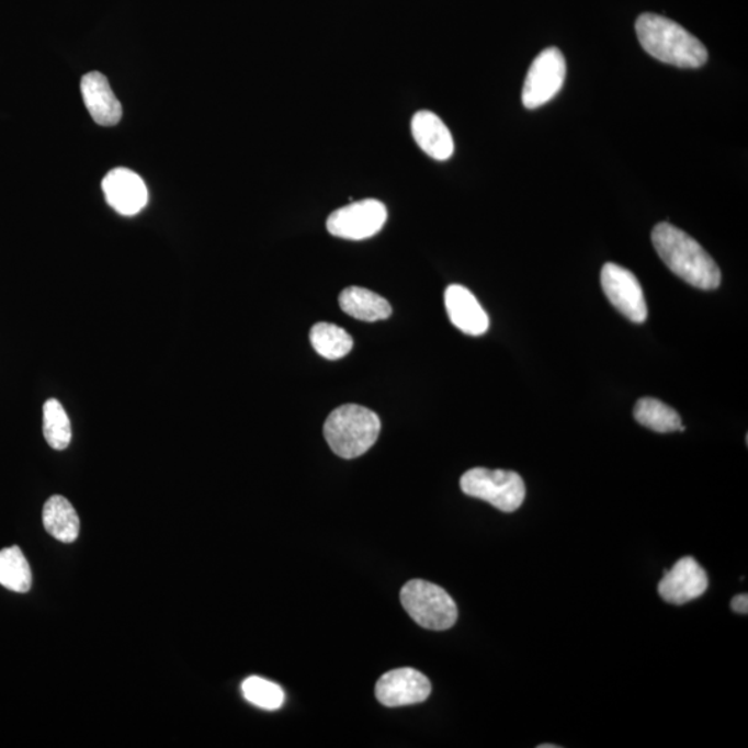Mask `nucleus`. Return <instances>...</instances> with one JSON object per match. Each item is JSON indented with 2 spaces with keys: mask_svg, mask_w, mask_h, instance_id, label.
<instances>
[{
  "mask_svg": "<svg viewBox=\"0 0 748 748\" xmlns=\"http://www.w3.org/2000/svg\"><path fill=\"white\" fill-rule=\"evenodd\" d=\"M651 241L673 275L700 290L719 287L723 276L718 265L693 237L671 224L662 223L653 229Z\"/></svg>",
  "mask_w": 748,
  "mask_h": 748,
  "instance_id": "nucleus-1",
  "label": "nucleus"
},
{
  "mask_svg": "<svg viewBox=\"0 0 748 748\" xmlns=\"http://www.w3.org/2000/svg\"><path fill=\"white\" fill-rule=\"evenodd\" d=\"M642 47L655 59L681 68H699L709 59L707 49L696 36L662 15L646 13L636 20Z\"/></svg>",
  "mask_w": 748,
  "mask_h": 748,
  "instance_id": "nucleus-2",
  "label": "nucleus"
},
{
  "mask_svg": "<svg viewBox=\"0 0 748 748\" xmlns=\"http://www.w3.org/2000/svg\"><path fill=\"white\" fill-rule=\"evenodd\" d=\"M381 430V419L373 410L361 405H342L326 419L324 434L337 456L355 460L376 444Z\"/></svg>",
  "mask_w": 748,
  "mask_h": 748,
  "instance_id": "nucleus-3",
  "label": "nucleus"
},
{
  "mask_svg": "<svg viewBox=\"0 0 748 748\" xmlns=\"http://www.w3.org/2000/svg\"><path fill=\"white\" fill-rule=\"evenodd\" d=\"M400 603L416 624L430 631H446L457 621L455 600L439 585L412 579L400 591Z\"/></svg>",
  "mask_w": 748,
  "mask_h": 748,
  "instance_id": "nucleus-4",
  "label": "nucleus"
},
{
  "mask_svg": "<svg viewBox=\"0 0 748 748\" xmlns=\"http://www.w3.org/2000/svg\"><path fill=\"white\" fill-rule=\"evenodd\" d=\"M461 488L467 497L486 500L500 512H515L525 499V484L520 474L476 467L463 474Z\"/></svg>",
  "mask_w": 748,
  "mask_h": 748,
  "instance_id": "nucleus-5",
  "label": "nucleus"
},
{
  "mask_svg": "<svg viewBox=\"0 0 748 748\" xmlns=\"http://www.w3.org/2000/svg\"><path fill=\"white\" fill-rule=\"evenodd\" d=\"M566 76V59L557 47L541 52L526 73L523 97H521L524 107L539 109L551 102L565 86Z\"/></svg>",
  "mask_w": 748,
  "mask_h": 748,
  "instance_id": "nucleus-6",
  "label": "nucleus"
},
{
  "mask_svg": "<svg viewBox=\"0 0 748 748\" xmlns=\"http://www.w3.org/2000/svg\"><path fill=\"white\" fill-rule=\"evenodd\" d=\"M387 215L386 205L378 200H361L330 214L326 228L340 239L366 240L383 229Z\"/></svg>",
  "mask_w": 748,
  "mask_h": 748,
  "instance_id": "nucleus-7",
  "label": "nucleus"
},
{
  "mask_svg": "<svg viewBox=\"0 0 748 748\" xmlns=\"http://www.w3.org/2000/svg\"><path fill=\"white\" fill-rule=\"evenodd\" d=\"M603 292L609 302L634 324L647 319V304L644 288L634 273L617 263H605L600 275Z\"/></svg>",
  "mask_w": 748,
  "mask_h": 748,
  "instance_id": "nucleus-8",
  "label": "nucleus"
},
{
  "mask_svg": "<svg viewBox=\"0 0 748 748\" xmlns=\"http://www.w3.org/2000/svg\"><path fill=\"white\" fill-rule=\"evenodd\" d=\"M376 698L386 707H404L426 702L431 694V683L413 668H398L378 679Z\"/></svg>",
  "mask_w": 748,
  "mask_h": 748,
  "instance_id": "nucleus-9",
  "label": "nucleus"
},
{
  "mask_svg": "<svg viewBox=\"0 0 748 748\" xmlns=\"http://www.w3.org/2000/svg\"><path fill=\"white\" fill-rule=\"evenodd\" d=\"M709 589V576L693 557H682L670 571L664 573L658 593L664 602L681 605L703 597Z\"/></svg>",
  "mask_w": 748,
  "mask_h": 748,
  "instance_id": "nucleus-10",
  "label": "nucleus"
},
{
  "mask_svg": "<svg viewBox=\"0 0 748 748\" xmlns=\"http://www.w3.org/2000/svg\"><path fill=\"white\" fill-rule=\"evenodd\" d=\"M102 188L110 207L125 217L139 214L149 202L144 179L128 168L110 171L103 179Z\"/></svg>",
  "mask_w": 748,
  "mask_h": 748,
  "instance_id": "nucleus-11",
  "label": "nucleus"
},
{
  "mask_svg": "<svg viewBox=\"0 0 748 748\" xmlns=\"http://www.w3.org/2000/svg\"><path fill=\"white\" fill-rule=\"evenodd\" d=\"M445 308L453 326L468 336H483L489 328V318L471 290L451 284L445 290Z\"/></svg>",
  "mask_w": 748,
  "mask_h": 748,
  "instance_id": "nucleus-12",
  "label": "nucleus"
},
{
  "mask_svg": "<svg viewBox=\"0 0 748 748\" xmlns=\"http://www.w3.org/2000/svg\"><path fill=\"white\" fill-rule=\"evenodd\" d=\"M81 92L83 103L94 123L114 126L123 118V105L110 87L109 79L102 72L92 71L83 76Z\"/></svg>",
  "mask_w": 748,
  "mask_h": 748,
  "instance_id": "nucleus-13",
  "label": "nucleus"
},
{
  "mask_svg": "<svg viewBox=\"0 0 748 748\" xmlns=\"http://www.w3.org/2000/svg\"><path fill=\"white\" fill-rule=\"evenodd\" d=\"M410 129L416 144L427 156L437 161H445L453 156L455 144L452 134L439 115L426 110L416 113Z\"/></svg>",
  "mask_w": 748,
  "mask_h": 748,
  "instance_id": "nucleus-14",
  "label": "nucleus"
},
{
  "mask_svg": "<svg viewBox=\"0 0 748 748\" xmlns=\"http://www.w3.org/2000/svg\"><path fill=\"white\" fill-rule=\"evenodd\" d=\"M339 303L347 315L363 322H377L388 319L393 314L392 305L386 298L363 287H347L340 294Z\"/></svg>",
  "mask_w": 748,
  "mask_h": 748,
  "instance_id": "nucleus-15",
  "label": "nucleus"
},
{
  "mask_svg": "<svg viewBox=\"0 0 748 748\" xmlns=\"http://www.w3.org/2000/svg\"><path fill=\"white\" fill-rule=\"evenodd\" d=\"M45 530L63 544H72L79 535V518L73 506L61 495L47 499L42 513Z\"/></svg>",
  "mask_w": 748,
  "mask_h": 748,
  "instance_id": "nucleus-16",
  "label": "nucleus"
},
{
  "mask_svg": "<svg viewBox=\"0 0 748 748\" xmlns=\"http://www.w3.org/2000/svg\"><path fill=\"white\" fill-rule=\"evenodd\" d=\"M637 423L647 427L656 433H673L684 431L681 416L676 409L668 407L656 398H642L637 400L634 409Z\"/></svg>",
  "mask_w": 748,
  "mask_h": 748,
  "instance_id": "nucleus-17",
  "label": "nucleus"
},
{
  "mask_svg": "<svg viewBox=\"0 0 748 748\" xmlns=\"http://www.w3.org/2000/svg\"><path fill=\"white\" fill-rule=\"evenodd\" d=\"M310 344L320 356L329 361H339L349 355L354 340L344 329L333 324H316L309 333Z\"/></svg>",
  "mask_w": 748,
  "mask_h": 748,
  "instance_id": "nucleus-18",
  "label": "nucleus"
},
{
  "mask_svg": "<svg viewBox=\"0 0 748 748\" xmlns=\"http://www.w3.org/2000/svg\"><path fill=\"white\" fill-rule=\"evenodd\" d=\"M0 585L18 593L29 592L33 585L29 562L19 546L0 551Z\"/></svg>",
  "mask_w": 748,
  "mask_h": 748,
  "instance_id": "nucleus-19",
  "label": "nucleus"
},
{
  "mask_svg": "<svg viewBox=\"0 0 748 748\" xmlns=\"http://www.w3.org/2000/svg\"><path fill=\"white\" fill-rule=\"evenodd\" d=\"M44 435L53 450L65 451L70 445L72 437L70 419L57 399L46 400L44 405Z\"/></svg>",
  "mask_w": 748,
  "mask_h": 748,
  "instance_id": "nucleus-20",
  "label": "nucleus"
},
{
  "mask_svg": "<svg viewBox=\"0 0 748 748\" xmlns=\"http://www.w3.org/2000/svg\"><path fill=\"white\" fill-rule=\"evenodd\" d=\"M241 692H243L247 702L263 710L275 711L284 704L283 689L279 684L260 677L247 678L241 684Z\"/></svg>",
  "mask_w": 748,
  "mask_h": 748,
  "instance_id": "nucleus-21",
  "label": "nucleus"
},
{
  "mask_svg": "<svg viewBox=\"0 0 748 748\" xmlns=\"http://www.w3.org/2000/svg\"><path fill=\"white\" fill-rule=\"evenodd\" d=\"M730 608H732V610L735 611V613L746 615L748 613L747 593L737 594V597L732 599Z\"/></svg>",
  "mask_w": 748,
  "mask_h": 748,
  "instance_id": "nucleus-22",
  "label": "nucleus"
},
{
  "mask_svg": "<svg viewBox=\"0 0 748 748\" xmlns=\"http://www.w3.org/2000/svg\"><path fill=\"white\" fill-rule=\"evenodd\" d=\"M558 746L556 745H541L539 748H557Z\"/></svg>",
  "mask_w": 748,
  "mask_h": 748,
  "instance_id": "nucleus-23",
  "label": "nucleus"
}]
</instances>
